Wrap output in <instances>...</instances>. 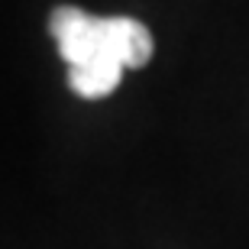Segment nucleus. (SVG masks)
Segmentation results:
<instances>
[{
	"label": "nucleus",
	"mask_w": 249,
	"mask_h": 249,
	"mask_svg": "<svg viewBox=\"0 0 249 249\" xmlns=\"http://www.w3.org/2000/svg\"><path fill=\"white\" fill-rule=\"evenodd\" d=\"M123 71H126V65L117 62V58H94L88 65L68 68V84L84 101H104L120 88Z\"/></svg>",
	"instance_id": "obj_1"
},
{
	"label": "nucleus",
	"mask_w": 249,
	"mask_h": 249,
	"mask_svg": "<svg viewBox=\"0 0 249 249\" xmlns=\"http://www.w3.org/2000/svg\"><path fill=\"white\" fill-rule=\"evenodd\" d=\"M117 19V46H120V58L126 68H146L156 52V39L149 33L142 19L133 17H113Z\"/></svg>",
	"instance_id": "obj_2"
}]
</instances>
